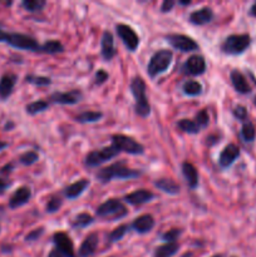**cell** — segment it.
Here are the masks:
<instances>
[{
  "label": "cell",
  "mask_w": 256,
  "mask_h": 257,
  "mask_svg": "<svg viewBox=\"0 0 256 257\" xmlns=\"http://www.w3.org/2000/svg\"><path fill=\"white\" fill-rule=\"evenodd\" d=\"M48 105L49 104H48V102H45V100H37V102L29 103V104L27 105V113H29V114H38V113L47 109Z\"/></svg>",
  "instance_id": "obj_33"
},
{
  "label": "cell",
  "mask_w": 256,
  "mask_h": 257,
  "mask_svg": "<svg viewBox=\"0 0 256 257\" xmlns=\"http://www.w3.org/2000/svg\"><path fill=\"white\" fill-rule=\"evenodd\" d=\"M25 80H27L28 83H32V84H35V85H39V87H42V85H49L50 84V79L47 77H37V75H27V78H25Z\"/></svg>",
  "instance_id": "obj_37"
},
{
  "label": "cell",
  "mask_w": 256,
  "mask_h": 257,
  "mask_svg": "<svg viewBox=\"0 0 256 257\" xmlns=\"http://www.w3.org/2000/svg\"><path fill=\"white\" fill-rule=\"evenodd\" d=\"M103 117V114L100 112H95V110H87V112H83L80 114H78L75 117V119L80 123H92L97 122L100 118Z\"/></svg>",
  "instance_id": "obj_28"
},
{
  "label": "cell",
  "mask_w": 256,
  "mask_h": 257,
  "mask_svg": "<svg viewBox=\"0 0 256 257\" xmlns=\"http://www.w3.org/2000/svg\"><path fill=\"white\" fill-rule=\"evenodd\" d=\"M53 240H54V243L65 257H74V246H73L72 240H70L69 236L64 232H57L53 236Z\"/></svg>",
  "instance_id": "obj_11"
},
{
  "label": "cell",
  "mask_w": 256,
  "mask_h": 257,
  "mask_svg": "<svg viewBox=\"0 0 256 257\" xmlns=\"http://www.w3.org/2000/svg\"><path fill=\"white\" fill-rule=\"evenodd\" d=\"M128 231V226L127 225H120L118 226L115 230H113L112 232H110V235L108 236V238H109L110 242H115V241H119L120 238H123V236L127 233Z\"/></svg>",
  "instance_id": "obj_35"
},
{
  "label": "cell",
  "mask_w": 256,
  "mask_h": 257,
  "mask_svg": "<svg viewBox=\"0 0 256 257\" xmlns=\"http://www.w3.org/2000/svg\"><path fill=\"white\" fill-rule=\"evenodd\" d=\"M88 185H89V181L88 180L77 181V182L72 183V185L65 188V196L68 198H72V200L73 198H77L78 196L82 195L83 191L88 187Z\"/></svg>",
  "instance_id": "obj_24"
},
{
  "label": "cell",
  "mask_w": 256,
  "mask_h": 257,
  "mask_svg": "<svg viewBox=\"0 0 256 257\" xmlns=\"http://www.w3.org/2000/svg\"><path fill=\"white\" fill-rule=\"evenodd\" d=\"M131 90L136 100V113L140 117H148L151 113V105L146 95V83L142 78H133L131 83Z\"/></svg>",
  "instance_id": "obj_2"
},
{
  "label": "cell",
  "mask_w": 256,
  "mask_h": 257,
  "mask_svg": "<svg viewBox=\"0 0 256 257\" xmlns=\"http://www.w3.org/2000/svg\"><path fill=\"white\" fill-rule=\"evenodd\" d=\"M141 176V172L137 170L125 167L124 162H118L114 165H110L108 167L102 168L97 173V178L103 183H107L112 181L113 178H137Z\"/></svg>",
  "instance_id": "obj_1"
},
{
  "label": "cell",
  "mask_w": 256,
  "mask_h": 257,
  "mask_svg": "<svg viewBox=\"0 0 256 257\" xmlns=\"http://www.w3.org/2000/svg\"><path fill=\"white\" fill-rule=\"evenodd\" d=\"M178 3H180L181 5H188L191 2H190V0H188V2H178Z\"/></svg>",
  "instance_id": "obj_49"
},
{
  "label": "cell",
  "mask_w": 256,
  "mask_h": 257,
  "mask_svg": "<svg viewBox=\"0 0 256 257\" xmlns=\"http://www.w3.org/2000/svg\"><path fill=\"white\" fill-rule=\"evenodd\" d=\"M182 173L186 178L188 187L196 188L198 186V173L196 170L195 166L190 162H183L182 163Z\"/></svg>",
  "instance_id": "obj_22"
},
{
  "label": "cell",
  "mask_w": 256,
  "mask_h": 257,
  "mask_svg": "<svg viewBox=\"0 0 256 257\" xmlns=\"http://www.w3.org/2000/svg\"><path fill=\"white\" fill-rule=\"evenodd\" d=\"M23 7L28 10V12H39L45 7L44 0H24L23 2Z\"/></svg>",
  "instance_id": "obj_34"
},
{
  "label": "cell",
  "mask_w": 256,
  "mask_h": 257,
  "mask_svg": "<svg viewBox=\"0 0 256 257\" xmlns=\"http://www.w3.org/2000/svg\"><path fill=\"white\" fill-rule=\"evenodd\" d=\"M60 206H62V200H60L59 197H52L47 205V212L49 213L57 212V211L60 208Z\"/></svg>",
  "instance_id": "obj_39"
},
{
  "label": "cell",
  "mask_w": 256,
  "mask_h": 257,
  "mask_svg": "<svg viewBox=\"0 0 256 257\" xmlns=\"http://www.w3.org/2000/svg\"><path fill=\"white\" fill-rule=\"evenodd\" d=\"M102 57L104 60H110L115 54L114 42H113V35L109 32L103 33L102 37Z\"/></svg>",
  "instance_id": "obj_23"
},
{
  "label": "cell",
  "mask_w": 256,
  "mask_h": 257,
  "mask_svg": "<svg viewBox=\"0 0 256 257\" xmlns=\"http://www.w3.org/2000/svg\"><path fill=\"white\" fill-rule=\"evenodd\" d=\"M208 120H210V117H208V113L207 110H201L196 114L195 118V123L198 125V128H205L207 127L208 124Z\"/></svg>",
  "instance_id": "obj_36"
},
{
  "label": "cell",
  "mask_w": 256,
  "mask_h": 257,
  "mask_svg": "<svg viewBox=\"0 0 256 257\" xmlns=\"http://www.w3.org/2000/svg\"><path fill=\"white\" fill-rule=\"evenodd\" d=\"M50 99L54 103H58V104H75V103H78L82 99V93L77 89L70 90V92L67 93L57 92L53 93Z\"/></svg>",
  "instance_id": "obj_14"
},
{
  "label": "cell",
  "mask_w": 256,
  "mask_h": 257,
  "mask_svg": "<svg viewBox=\"0 0 256 257\" xmlns=\"http://www.w3.org/2000/svg\"><path fill=\"white\" fill-rule=\"evenodd\" d=\"M173 7H175V2H173V0H165L162 7H161V10H162L163 13H167L170 12Z\"/></svg>",
  "instance_id": "obj_44"
},
{
  "label": "cell",
  "mask_w": 256,
  "mask_h": 257,
  "mask_svg": "<svg viewBox=\"0 0 256 257\" xmlns=\"http://www.w3.org/2000/svg\"><path fill=\"white\" fill-rule=\"evenodd\" d=\"M107 79H108V73L103 69L98 70L97 74H95V83H97V84H103Z\"/></svg>",
  "instance_id": "obj_42"
},
{
  "label": "cell",
  "mask_w": 256,
  "mask_h": 257,
  "mask_svg": "<svg viewBox=\"0 0 256 257\" xmlns=\"http://www.w3.org/2000/svg\"><path fill=\"white\" fill-rule=\"evenodd\" d=\"M38 161V153L29 151V152L24 153V155L20 156V162L24 166H30L33 163H35Z\"/></svg>",
  "instance_id": "obj_38"
},
{
  "label": "cell",
  "mask_w": 256,
  "mask_h": 257,
  "mask_svg": "<svg viewBox=\"0 0 256 257\" xmlns=\"http://www.w3.org/2000/svg\"><path fill=\"white\" fill-rule=\"evenodd\" d=\"M255 104H256V99H255Z\"/></svg>",
  "instance_id": "obj_51"
},
{
  "label": "cell",
  "mask_w": 256,
  "mask_h": 257,
  "mask_svg": "<svg viewBox=\"0 0 256 257\" xmlns=\"http://www.w3.org/2000/svg\"><path fill=\"white\" fill-rule=\"evenodd\" d=\"M43 231H44V228H43V227L37 228V230L32 231V232H30L29 235L27 236V241H35V240H38V238H39L40 236H42Z\"/></svg>",
  "instance_id": "obj_43"
},
{
  "label": "cell",
  "mask_w": 256,
  "mask_h": 257,
  "mask_svg": "<svg viewBox=\"0 0 256 257\" xmlns=\"http://www.w3.org/2000/svg\"><path fill=\"white\" fill-rule=\"evenodd\" d=\"M177 125L181 131H183V132L186 133H190V135H196V133L200 132V128L196 124L195 120L181 119L180 122L177 123Z\"/></svg>",
  "instance_id": "obj_30"
},
{
  "label": "cell",
  "mask_w": 256,
  "mask_h": 257,
  "mask_svg": "<svg viewBox=\"0 0 256 257\" xmlns=\"http://www.w3.org/2000/svg\"><path fill=\"white\" fill-rule=\"evenodd\" d=\"M250 15H252V17L256 18V3L252 5V7H251V9H250Z\"/></svg>",
  "instance_id": "obj_47"
},
{
  "label": "cell",
  "mask_w": 256,
  "mask_h": 257,
  "mask_svg": "<svg viewBox=\"0 0 256 257\" xmlns=\"http://www.w3.org/2000/svg\"><path fill=\"white\" fill-rule=\"evenodd\" d=\"M0 42L8 43L12 47L18 49L33 50V52H39L40 47L37 40L28 35L19 34V33H5L0 30Z\"/></svg>",
  "instance_id": "obj_3"
},
{
  "label": "cell",
  "mask_w": 256,
  "mask_h": 257,
  "mask_svg": "<svg viewBox=\"0 0 256 257\" xmlns=\"http://www.w3.org/2000/svg\"><path fill=\"white\" fill-rule=\"evenodd\" d=\"M185 73L190 75H200L206 70V62L201 55H192L183 65Z\"/></svg>",
  "instance_id": "obj_12"
},
{
  "label": "cell",
  "mask_w": 256,
  "mask_h": 257,
  "mask_svg": "<svg viewBox=\"0 0 256 257\" xmlns=\"http://www.w3.org/2000/svg\"><path fill=\"white\" fill-rule=\"evenodd\" d=\"M172 52L168 49H162L156 52L151 58L150 63L147 65V73L151 78L157 77L161 73L166 72L172 62Z\"/></svg>",
  "instance_id": "obj_4"
},
{
  "label": "cell",
  "mask_w": 256,
  "mask_h": 257,
  "mask_svg": "<svg viewBox=\"0 0 256 257\" xmlns=\"http://www.w3.org/2000/svg\"><path fill=\"white\" fill-rule=\"evenodd\" d=\"M167 40L175 49L181 50V52H193V50L198 49L197 43L186 35L171 34L167 37Z\"/></svg>",
  "instance_id": "obj_9"
},
{
  "label": "cell",
  "mask_w": 256,
  "mask_h": 257,
  "mask_svg": "<svg viewBox=\"0 0 256 257\" xmlns=\"http://www.w3.org/2000/svg\"><path fill=\"white\" fill-rule=\"evenodd\" d=\"M238 156H240V150H238L237 146L233 145V143H230L221 152L220 157H218V163H220V166L222 168H227L235 162Z\"/></svg>",
  "instance_id": "obj_13"
},
{
  "label": "cell",
  "mask_w": 256,
  "mask_h": 257,
  "mask_svg": "<svg viewBox=\"0 0 256 257\" xmlns=\"http://www.w3.org/2000/svg\"><path fill=\"white\" fill-rule=\"evenodd\" d=\"M155 226V218L151 215H142L136 218L132 223L133 230L137 231L138 233H147Z\"/></svg>",
  "instance_id": "obj_18"
},
{
  "label": "cell",
  "mask_w": 256,
  "mask_h": 257,
  "mask_svg": "<svg viewBox=\"0 0 256 257\" xmlns=\"http://www.w3.org/2000/svg\"><path fill=\"white\" fill-rule=\"evenodd\" d=\"M112 145L117 147L119 152L123 151L130 155H142L143 153V146L128 136L114 135L112 137Z\"/></svg>",
  "instance_id": "obj_8"
},
{
  "label": "cell",
  "mask_w": 256,
  "mask_h": 257,
  "mask_svg": "<svg viewBox=\"0 0 256 257\" xmlns=\"http://www.w3.org/2000/svg\"><path fill=\"white\" fill-rule=\"evenodd\" d=\"M213 18V13L210 8H202L200 10H196V12L191 13L188 19L192 24L195 25H205L207 23H210Z\"/></svg>",
  "instance_id": "obj_19"
},
{
  "label": "cell",
  "mask_w": 256,
  "mask_h": 257,
  "mask_svg": "<svg viewBox=\"0 0 256 257\" xmlns=\"http://www.w3.org/2000/svg\"><path fill=\"white\" fill-rule=\"evenodd\" d=\"M125 215H127L125 206L119 200H115V198L105 201L104 203H102L97 208L98 217L108 218V220H119V218L124 217Z\"/></svg>",
  "instance_id": "obj_6"
},
{
  "label": "cell",
  "mask_w": 256,
  "mask_h": 257,
  "mask_svg": "<svg viewBox=\"0 0 256 257\" xmlns=\"http://www.w3.org/2000/svg\"><path fill=\"white\" fill-rule=\"evenodd\" d=\"M5 147H7V143H4L0 141V150H3V148H5Z\"/></svg>",
  "instance_id": "obj_48"
},
{
  "label": "cell",
  "mask_w": 256,
  "mask_h": 257,
  "mask_svg": "<svg viewBox=\"0 0 256 257\" xmlns=\"http://www.w3.org/2000/svg\"><path fill=\"white\" fill-rule=\"evenodd\" d=\"M231 83H232L233 88L236 89V92L241 93V94H247L251 92V87L248 85L247 80L243 77L242 73L237 69H233L230 74Z\"/></svg>",
  "instance_id": "obj_15"
},
{
  "label": "cell",
  "mask_w": 256,
  "mask_h": 257,
  "mask_svg": "<svg viewBox=\"0 0 256 257\" xmlns=\"http://www.w3.org/2000/svg\"><path fill=\"white\" fill-rule=\"evenodd\" d=\"M156 187L161 190L162 192L168 193V195H177L180 192V186L172 180H167V178H162V180L156 181Z\"/></svg>",
  "instance_id": "obj_25"
},
{
  "label": "cell",
  "mask_w": 256,
  "mask_h": 257,
  "mask_svg": "<svg viewBox=\"0 0 256 257\" xmlns=\"http://www.w3.org/2000/svg\"><path fill=\"white\" fill-rule=\"evenodd\" d=\"M241 136H242V138L246 141V142H251V141L255 140V136H256L255 125H253L251 122L243 123L242 128H241Z\"/></svg>",
  "instance_id": "obj_31"
},
{
  "label": "cell",
  "mask_w": 256,
  "mask_h": 257,
  "mask_svg": "<svg viewBox=\"0 0 256 257\" xmlns=\"http://www.w3.org/2000/svg\"><path fill=\"white\" fill-rule=\"evenodd\" d=\"M115 30H117V34L119 35V38L123 40V43H124L128 49L132 50V52L137 49L138 44H140V38H138V35L136 34L132 28L124 24H118L115 27Z\"/></svg>",
  "instance_id": "obj_10"
},
{
  "label": "cell",
  "mask_w": 256,
  "mask_h": 257,
  "mask_svg": "<svg viewBox=\"0 0 256 257\" xmlns=\"http://www.w3.org/2000/svg\"><path fill=\"white\" fill-rule=\"evenodd\" d=\"M118 153H119V151L113 145L109 146V147L102 148L99 151H93V152L88 153V156L85 157V165L88 167H97V166L102 165L105 161L114 158Z\"/></svg>",
  "instance_id": "obj_7"
},
{
  "label": "cell",
  "mask_w": 256,
  "mask_h": 257,
  "mask_svg": "<svg viewBox=\"0 0 256 257\" xmlns=\"http://www.w3.org/2000/svg\"><path fill=\"white\" fill-rule=\"evenodd\" d=\"M212 257H222L221 255H215V256H212Z\"/></svg>",
  "instance_id": "obj_50"
},
{
  "label": "cell",
  "mask_w": 256,
  "mask_h": 257,
  "mask_svg": "<svg viewBox=\"0 0 256 257\" xmlns=\"http://www.w3.org/2000/svg\"><path fill=\"white\" fill-rule=\"evenodd\" d=\"M48 257H65V256L63 255V253L60 252V251L58 250V248H54V250L50 251L49 256H48Z\"/></svg>",
  "instance_id": "obj_46"
},
{
  "label": "cell",
  "mask_w": 256,
  "mask_h": 257,
  "mask_svg": "<svg viewBox=\"0 0 256 257\" xmlns=\"http://www.w3.org/2000/svg\"><path fill=\"white\" fill-rule=\"evenodd\" d=\"M153 198V193L148 190H137L135 192L130 193L124 197L125 202L131 205H143V203L150 202Z\"/></svg>",
  "instance_id": "obj_17"
},
{
  "label": "cell",
  "mask_w": 256,
  "mask_h": 257,
  "mask_svg": "<svg viewBox=\"0 0 256 257\" xmlns=\"http://www.w3.org/2000/svg\"><path fill=\"white\" fill-rule=\"evenodd\" d=\"M251 43V38L248 34H235L230 35L225 39L221 45L223 53L230 55H238L245 52Z\"/></svg>",
  "instance_id": "obj_5"
},
{
  "label": "cell",
  "mask_w": 256,
  "mask_h": 257,
  "mask_svg": "<svg viewBox=\"0 0 256 257\" xmlns=\"http://www.w3.org/2000/svg\"><path fill=\"white\" fill-rule=\"evenodd\" d=\"M98 245V235L97 233H90L85 237L83 243L80 245L79 248V256L80 257H88L95 252V248Z\"/></svg>",
  "instance_id": "obj_21"
},
{
  "label": "cell",
  "mask_w": 256,
  "mask_h": 257,
  "mask_svg": "<svg viewBox=\"0 0 256 257\" xmlns=\"http://www.w3.org/2000/svg\"><path fill=\"white\" fill-rule=\"evenodd\" d=\"M17 83V75L15 74H5L0 79V99H7L12 94L14 85Z\"/></svg>",
  "instance_id": "obj_20"
},
{
  "label": "cell",
  "mask_w": 256,
  "mask_h": 257,
  "mask_svg": "<svg viewBox=\"0 0 256 257\" xmlns=\"http://www.w3.org/2000/svg\"><path fill=\"white\" fill-rule=\"evenodd\" d=\"M10 186L9 182H7V181H3L0 180V195H3V193L5 192V190H7L8 187Z\"/></svg>",
  "instance_id": "obj_45"
},
{
  "label": "cell",
  "mask_w": 256,
  "mask_h": 257,
  "mask_svg": "<svg viewBox=\"0 0 256 257\" xmlns=\"http://www.w3.org/2000/svg\"><path fill=\"white\" fill-rule=\"evenodd\" d=\"M63 50H64V47L59 40H48L40 47L39 52L48 53V54H57V53H62Z\"/></svg>",
  "instance_id": "obj_26"
},
{
  "label": "cell",
  "mask_w": 256,
  "mask_h": 257,
  "mask_svg": "<svg viewBox=\"0 0 256 257\" xmlns=\"http://www.w3.org/2000/svg\"><path fill=\"white\" fill-rule=\"evenodd\" d=\"M178 251V245L176 242H167L166 245L160 246L156 250V257H171Z\"/></svg>",
  "instance_id": "obj_27"
},
{
  "label": "cell",
  "mask_w": 256,
  "mask_h": 257,
  "mask_svg": "<svg viewBox=\"0 0 256 257\" xmlns=\"http://www.w3.org/2000/svg\"><path fill=\"white\" fill-rule=\"evenodd\" d=\"M233 115H235L237 119L243 120L247 117V110H246V108L242 107V105H237V107L233 109Z\"/></svg>",
  "instance_id": "obj_41"
},
{
  "label": "cell",
  "mask_w": 256,
  "mask_h": 257,
  "mask_svg": "<svg viewBox=\"0 0 256 257\" xmlns=\"http://www.w3.org/2000/svg\"><path fill=\"white\" fill-rule=\"evenodd\" d=\"M93 222V217L89 215V213H79L78 216H75V218L73 220V226L74 227H79V228H83V227H87V226H89L90 223Z\"/></svg>",
  "instance_id": "obj_32"
},
{
  "label": "cell",
  "mask_w": 256,
  "mask_h": 257,
  "mask_svg": "<svg viewBox=\"0 0 256 257\" xmlns=\"http://www.w3.org/2000/svg\"><path fill=\"white\" fill-rule=\"evenodd\" d=\"M181 235V230H177V228H173V230L167 231L165 235H162V238L167 242H175L177 240L178 236Z\"/></svg>",
  "instance_id": "obj_40"
},
{
  "label": "cell",
  "mask_w": 256,
  "mask_h": 257,
  "mask_svg": "<svg viewBox=\"0 0 256 257\" xmlns=\"http://www.w3.org/2000/svg\"><path fill=\"white\" fill-rule=\"evenodd\" d=\"M183 92H185V94L191 95V97H196V95L201 94V92H202V85L196 82V80H187L183 84Z\"/></svg>",
  "instance_id": "obj_29"
},
{
  "label": "cell",
  "mask_w": 256,
  "mask_h": 257,
  "mask_svg": "<svg viewBox=\"0 0 256 257\" xmlns=\"http://www.w3.org/2000/svg\"><path fill=\"white\" fill-rule=\"evenodd\" d=\"M30 197H32V192H30L29 188L28 187L18 188V190L14 192V195L10 197L9 206L12 208L20 207V206L28 203V201L30 200Z\"/></svg>",
  "instance_id": "obj_16"
}]
</instances>
